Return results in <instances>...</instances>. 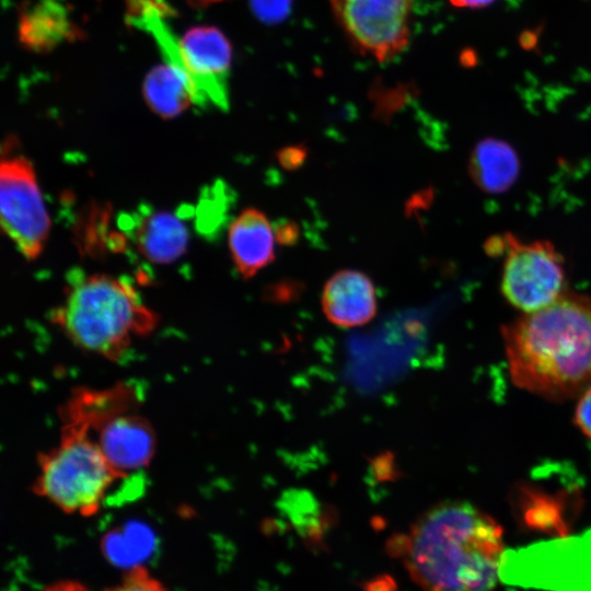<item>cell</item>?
I'll use <instances>...</instances> for the list:
<instances>
[{
    "mask_svg": "<svg viewBox=\"0 0 591 591\" xmlns=\"http://www.w3.org/2000/svg\"><path fill=\"white\" fill-rule=\"evenodd\" d=\"M43 591H89L83 584L76 581H60L47 587Z\"/></svg>",
    "mask_w": 591,
    "mask_h": 591,
    "instance_id": "23",
    "label": "cell"
},
{
    "mask_svg": "<svg viewBox=\"0 0 591 591\" xmlns=\"http://www.w3.org/2000/svg\"><path fill=\"white\" fill-rule=\"evenodd\" d=\"M275 236L268 217L246 208L231 222L229 250L237 273L245 279L255 276L275 259Z\"/></svg>",
    "mask_w": 591,
    "mask_h": 591,
    "instance_id": "12",
    "label": "cell"
},
{
    "mask_svg": "<svg viewBox=\"0 0 591 591\" xmlns=\"http://www.w3.org/2000/svg\"><path fill=\"white\" fill-rule=\"evenodd\" d=\"M525 502L524 521L534 530L561 537L567 536L568 528L561 518L560 507L549 497L531 494Z\"/></svg>",
    "mask_w": 591,
    "mask_h": 591,
    "instance_id": "18",
    "label": "cell"
},
{
    "mask_svg": "<svg viewBox=\"0 0 591 591\" xmlns=\"http://www.w3.org/2000/svg\"><path fill=\"white\" fill-rule=\"evenodd\" d=\"M250 4L256 18L266 23H276L288 15L291 0H250Z\"/></svg>",
    "mask_w": 591,
    "mask_h": 591,
    "instance_id": "21",
    "label": "cell"
},
{
    "mask_svg": "<svg viewBox=\"0 0 591 591\" xmlns=\"http://www.w3.org/2000/svg\"><path fill=\"white\" fill-rule=\"evenodd\" d=\"M125 4L126 23L130 26L152 11H159L164 19L175 15V10L164 0H125Z\"/></svg>",
    "mask_w": 591,
    "mask_h": 591,
    "instance_id": "20",
    "label": "cell"
},
{
    "mask_svg": "<svg viewBox=\"0 0 591 591\" xmlns=\"http://www.w3.org/2000/svg\"><path fill=\"white\" fill-rule=\"evenodd\" d=\"M58 443L38 455L33 490L66 513L95 514L125 482L82 425L62 421Z\"/></svg>",
    "mask_w": 591,
    "mask_h": 591,
    "instance_id": "4",
    "label": "cell"
},
{
    "mask_svg": "<svg viewBox=\"0 0 591 591\" xmlns=\"http://www.w3.org/2000/svg\"><path fill=\"white\" fill-rule=\"evenodd\" d=\"M18 35L27 50L49 53L76 34L61 0H38L21 10Z\"/></svg>",
    "mask_w": 591,
    "mask_h": 591,
    "instance_id": "14",
    "label": "cell"
},
{
    "mask_svg": "<svg viewBox=\"0 0 591 591\" xmlns=\"http://www.w3.org/2000/svg\"><path fill=\"white\" fill-rule=\"evenodd\" d=\"M473 181L486 193L506 192L519 174L515 151L505 141L485 139L474 149L470 160Z\"/></svg>",
    "mask_w": 591,
    "mask_h": 591,
    "instance_id": "15",
    "label": "cell"
},
{
    "mask_svg": "<svg viewBox=\"0 0 591 591\" xmlns=\"http://www.w3.org/2000/svg\"><path fill=\"white\" fill-rule=\"evenodd\" d=\"M179 43L194 103L225 111L232 48L224 34L213 26H197L188 30Z\"/></svg>",
    "mask_w": 591,
    "mask_h": 591,
    "instance_id": "10",
    "label": "cell"
},
{
    "mask_svg": "<svg viewBox=\"0 0 591 591\" xmlns=\"http://www.w3.org/2000/svg\"><path fill=\"white\" fill-rule=\"evenodd\" d=\"M368 591H394V583L389 578L376 579L369 583Z\"/></svg>",
    "mask_w": 591,
    "mask_h": 591,
    "instance_id": "24",
    "label": "cell"
},
{
    "mask_svg": "<svg viewBox=\"0 0 591 591\" xmlns=\"http://www.w3.org/2000/svg\"><path fill=\"white\" fill-rule=\"evenodd\" d=\"M130 228L138 251L150 263H172L186 251L187 228L173 213L140 210L132 219Z\"/></svg>",
    "mask_w": 591,
    "mask_h": 591,
    "instance_id": "13",
    "label": "cell"
},
{
    "mask_svg": "<svg viewBox=\"0 0 591 591\" xmlns=\"http://www.w3.org/2000/svg\"><path fill=\"white\" fill-rule=\"evenodd\" d=\"M143 97L149 107L163 118H172L194 103L189 80L171 65L154 67L142 84Z\"/></svg>",
    "mask_w": 591,
    "mask_h": 591,
    "instance_id": "16",
    "label": "cell"
},
{
    "mask_svg": "<svg viewBox=\"0 0 591 591\" xmlns=\"http://www.w3.org/2000/svg\"><path fill=\"white\" fill-rule=\"evenodd\" d=\"M394 545L424 591H491L499 578L502 529L466 501L431 507Z\"/></svg>",
    "mask_w": 591,
    "mask_h": 591,
    "instance_id": "1",
    "label": "cell"
},
{
    "mask_svg": "<svg viewBox=\"0 0 591 591\" xmlns=\"http://www.w3.org/2000/svg\"><path fill=\"white\" fill-rule=\"evenodd\" d=\"M0 212L2 230L25 258L35 259L48 237L50 220L32 163L10 150L0 165Z\"/></svg>",
    "mask_w": 591,
    "mask_h": 591,
    "instance_id": "7",
    "label": "cell"
},
{
    "mask_svg": "<svg viewBox=\"0 0 591 591\" xmlns=\"http://www.w3.org/2000/svg\"><path fill=\"white\" fill-rule=\"evenodd\" d=\"M575 422L591 439V386L580 396L576 408Z\"/></svg>",
    "mask_w": 591,
    "mask_h": 591,
    "instance_id": "22",
    "label": "cell"
},
{
    "mask_svg": "<svg viewBox=\"0 0 591 591\" xmlns=\"http://www.w3.org/2000/svg\"><path fill=\"white\" fill-rule=\"evenodd\" d=\"M104 591H166L164 586L141 566L130 568L119 584Z\"/></svg>",
    "mask_w": 591,
    "mask_h": 591,
    "instance_id": "19",
    "label": "cell"
},
{
    "mask_svg": "<svg viewBox=\"0 0 591 591\" xmlns=\"http://www.w3.org/2000/svg\"><path fill=\"white\" fill-rule=\"evenodd\" d=\"M487 247L503 256L501 291L512 306L532 313L564 294V262L551 243H524L507 234L490 239Z\"/></svg>",
    "mask_w": 591,
    "mask_h": 591,
    "instance_id": "6",
    "label": "cell"
},
{
    "mask_svg": "<svg viewBox=\"0 0 591 591\" xmlns=\"http://www.w3.org/2000/svg\"><path fill=\"white\" fill-rule=\"evenodd\" d=\"M220 1H223V0H187L188 4L195 9L206 8L212 3L220 2Z\"/></svg>",
    "mask_w": 591,
    "mask_h": 591,
    "instance_id": "26",
    "label": "cell"
},
{
    "mask_svg": "<svg viewBox=\"0 0 591 591\" xmlns=\"http://www.w3.org/2000/svg\"><path fill=\"white\" fill-rule=\"evenodd\" d=\"M322 309L327 320L335 325H363L371 321L376 312L375 287L362 271H337L324 286Z\"/></svg>",
    "mask_w": 591,
    "mask_h": 591,
    "instance_id": "11",
    "label": "cell"
},
{
    "mask_svg": "<svg viewBox=\"0 0 591 591\" xmlns=\"http://www.w3.org/2000/svg\"><path fill=\"white\" fill-rule=\"evenodd\" d=\"M51 320L79 348L112 361L123 359L136 337L158 325L157 314L129 281L104 274L71 275Z\"/></svg>",
    "mask_w": 591,
    "mask_h": 591,
    "instance_id": "3",
    "label": "cell"
},
{
    "mask_svg": "<svg viewBox=\"0 0 591 591\" xmlns=\"http://www.w3.org/2000/svg\"><path fill=\"white\" fill-rule=\"evenodd\" d=\"M337 22L357 50L391 60L409 42L412 0H328Z\"/></svg>",
    "mask_w": 591,
    "mask_h": 591,
    "instance_id": "9",
    "label": "cell"
},
{
    "mask_svg": "<svg viewBox=\"0 0 591 591\" xmlns=\"http://www.w3.org/2000/svg\"><path fill=\"white\" fill-rule=\"evenodd\" d=\"M499 578L545 591H591V529L577 536L503 551Z\"/></svg>",
    "mask_w": 591,
    "mask_h": 591,
    "instance_id": "5",
    "label": "cell"
},
{
    "mask_svg": "<svg viewBox=\"0 0 591 591\" xmlns=\"http://www.w3.org/2000/svg\"><path fill=\"white\" fill-rule=\"evenodd\" d=\"M140 399L121 398L82 418L112 467L125 482L143 472L155 449V434L149 420L138 414Z\"/></svg>",
    "mask_w": 591,
    "mask_h": 591,
    "instance_id": "8",
    "label": "cell"
},
{
    "mask_svg": "<svg viewBox=\"0 0 591 591\" xmlns=\"http://www.w3.org/2000/svg\"><path fill=\"white\" fill-rule=\"evenodd\" d=\"M451 3L459 8H483L495 0H450Z\"/></svg>",
    "mask_w": 591,
    "mask_h": 591,
    "instance_id": "25",
    "label": "cell"
},
{
    "mask_svg": "<svg viewBox=\"0 0 591 591\" xmlns=\"http://www.w3.org/2000/svg\"><path fill=\"white\" fill-rule=\"evenodd\" d=\"M153 545L150 530L140 524H129L107 534L103 542L105 556L113 564L132 568L147 558Z\"/></svg>",
    "mask_w": 591,
    "mask_h": 591,
    "instance_id": "17",
    "label": "cell"
},
{
    "mask_svg": "<svg viewBox=\"0 0 591 591\" xmlns=\"http://www.w3.org/2000/svg\"><path fill=\"white\" fill-rule=\"evenodd\" d=\"M514 384L551 401H566L591 386V302L563 294L502 328Z\"/></svg>",
    "mask_w": 591,
    "mask_h": 591,
    "instance_id": "2",
    "label": "cell"
}]
</instances>
